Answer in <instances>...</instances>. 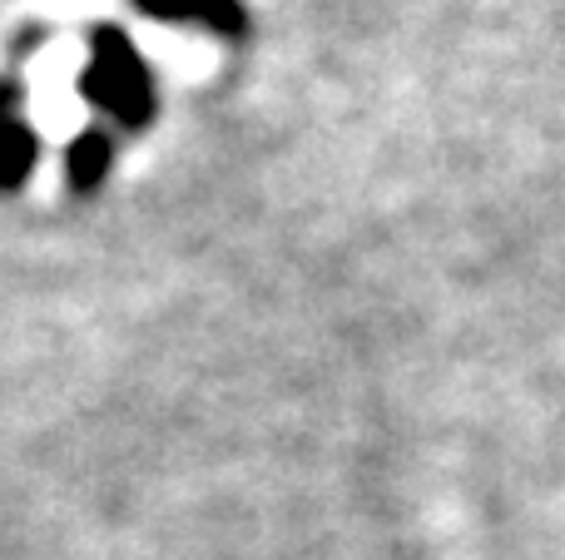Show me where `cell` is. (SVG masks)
<instances>
[{
	"label": "cell",
	"instance_id": "cell-1",
	"mask_svg": "<svg viewBox=\"0 0 565 560\" xmlns=\"http://www.w3.org/2000/svg\"><path fill=\"white\" fill-rule=\"evenodd\" d=\"M79 89L125 129H145L154 119V75L119 25H89V69Z\"/></svg>",
	"mask_w": 565,
	"mask_h": 560
},
{
	"label": "cell",
	"instance_id": "cell-2",
	"mask_svg": "<svg viewBox=\"0 0 565 560\" xmlns=\"http://www.w3.org/2000/svg\"><path fill=\"white\" fill-rule=\"evenodd\" d=\"M145 15H154V20H164V25H204V30H214V35H228V40H238L248 30V15H244V6L238 0H135Z\"/></svg>",
	"mask_w": 565,
	"mask_h": 560
},
{
	"label": "cell",
	"instance_id": "cell-3",
	"mask_svg": "<svg viewBox=\"0 0 565 560\" xmlns=\"http://www.w3.org/2000/svg\"><path fill=\"white\" fill-rule=\"evenodd\" d=\"M109 164H115V144H109V134H99V129H85V134L70 144L65 154V169H70V184L85 194V189H95L99 179L109 174Z\"/></svg>",
	"mask_w": 565,
	"mask_h": 560
},
{
	"label": "cell",
	"instance_id": "cell-4",
	"mask_svg": "<svg viewBox=\"0 0 565 560\" xmlns=\"http://www.w3.org/2000/svg\"><path fill=\"white\" fill-rule=\"evenodd\" d=\"M35 164V134L15 119H0V184H20Z\"/></svg>",
	"mask_w": 565,
	"mask_h": 560
},
{
	"label": "cell",
	"instance_id": "cell-5",
	"mask_svg": "<svg viewBox=\"0 0 565 560\" xmlns=\"http://www.w3.org/2000/svg\"><path fill=\"white\" fill-rule=\"evenodd\" d=\"M20 105V85L15 79H0V115H6V109H15Z\"/></svg>",
	"mask_w": 565,
	"mask_h": 560
}]
</instances>
